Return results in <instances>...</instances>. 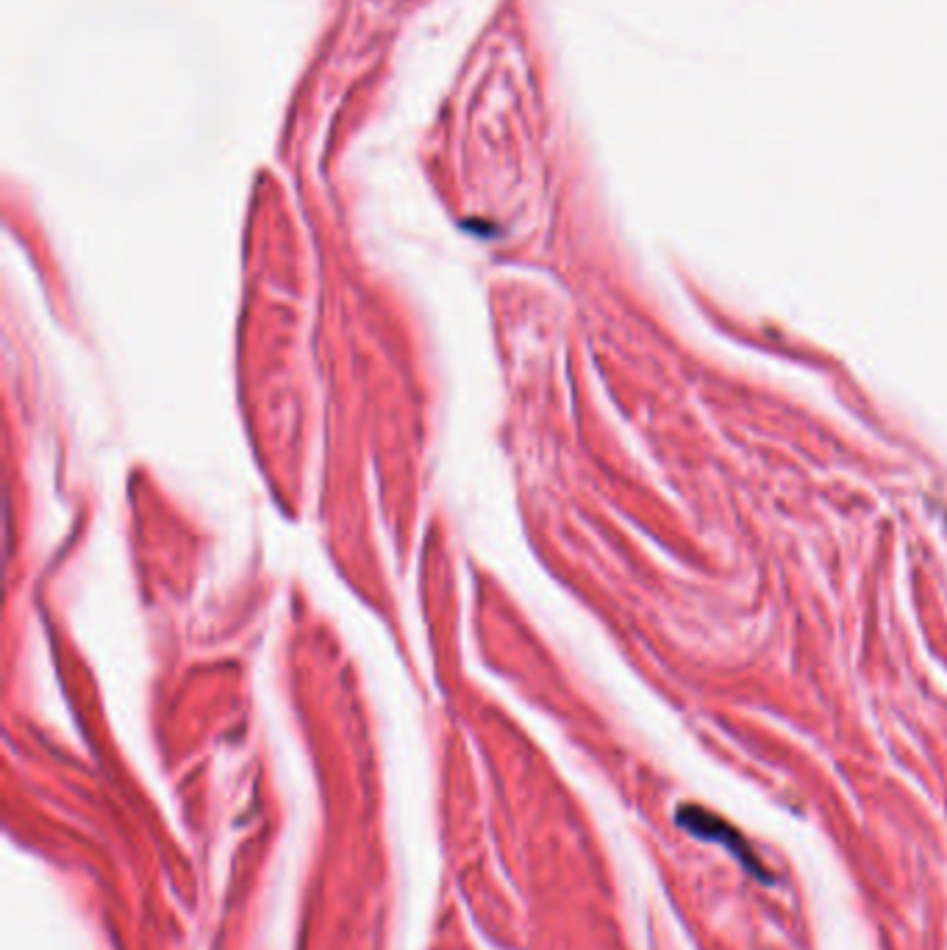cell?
Instances as JSON below:
<instances>
[{
    "mask_svg": "<svg viewBox=\"0 0 947 950\" xmlns=\"http://www.w3.org/2000/svg\"><path fill=\"white\" fill-rule=\"evenodd\" d=\"M678 822L686 828V831H689V834L700 837V840H706V842H717V845L726 848V851L731 853V856L737 859V862L742 864L744 870H750L755 878L770 881V873L768 870H762V862H759V856L750 851L748 840L739 834L737 828L728 826L726 820L715 817L711 811L698 809V806H684V809L678 811Z\"/></svg>",
    "mask_w": 947,
    "mask_h": 950,
    "instance_id": "cell-1",
    "label": "cell"
}]
</instances>
